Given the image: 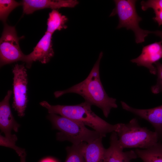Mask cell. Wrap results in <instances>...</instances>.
Returning a JSON list of instances; mask_svg holds the SVG:
<instances>
[{"instance_id": "21", "label": "cell", "mask_w": 162, "mask_h": 162, "mask_svg": "<svg viewBox=\"0 0 162 162\" xmlns=\"http://www.w3.org/2000/svg\"><path fill=\"white\" fill-rule=\"evenodd\" d=\"M16 141L15 140H10L1 134L0 135V146L13 149L20 156L26 152L25 149L20 148L16 146Z\"/></svg>"}, {"instance_id": "5", "label": "cell", "mask_w": 162, "mask_h": 162, "mask_svg": "<svg viewBox=\"0 0 162 162\" xmlns=\"http://www.w3.org/2000/svg\"><path fill=\"white\" fill-rule=\"evenodd\" d=\"M115 7L110 16L117 15L119 22L117 29L125 28L127 30H132L134 34L136 42L140 43L145 41V38L149 34V31L142 29L139 23L142 18L138 15L135 0H114Z\"/></svg>"}, {"instance_id": "8", "label": "cell", "mask_w": 162, "mask_h": 162, "mask_svg": "<svg viewBox=\"0 0 162 162\" xmlns=\"http://www.w3.org/2000/svg\"><path fill=\"white\" fill-rule=\"evenodd\" d=\"M52 34L46 32L29 54L25 55L23 62L26 67L30 68L34 62L38 61L42 64L49 62L54 55L52 48Z\"/></svg>"}, {"instance_id": "20", "label": "cell", "mask_w": 162, "mask_h": 162, "mask_svg": "<svg viewBox=\"0 0 162 162\" xmlns=\"http://www.w3.org/2000/svg\"><path fill=\"white\" fill-rule=\"evenodd\" d=\"M154 64L157 70V79L155 85L152 86L151 90L154 94L162 93V64L158 61Z\"/></svg>"}, {"instance_id": "23", "label": "cell", "mask_w": 162, "mask_h": 162, "mask_svg": "<svg viewBox=\"0 0 162 162\" xmlns=\"http://www.w3.org/2000/svg\"><path fill=\"white\" fill-rule=\"evenodd\" d=\"M26 152L20 156V162H26Z\"/></svg>"}, {"instance_id": "3", "label": "cell", "mask_w": 162, "mask_h": 162, "mask_svg": "<svg viewBox=\"0 0 162 162\" xmlns=\"http://www.w3.org/2000/svg\"><path fill=\"white\" fill-rule=\"evenodd\" d=\"M47 118L53 128L59 131L56 134L57 140L59 141H68L76 145L88 143L99 137H105L98 132L88 129L81 123L56 114L50 113Z\"/></svg>"}, {"instance_id": "22", "label": "cell", "mask_w": 162, "mask_h": 162, "mask_svg": "<svg viewBox=\"0 0 162 162\" xmlns=\"http://www.w3.org/2000/svg\"><path fill=\"white\" fill-rule=\"evenodd\" d=\"M149 34H153L160 37L162 42V30H157L154 31H149Z\"/></svg>"}, {"instance_id": "19", "label": "cell", "mask_w": 162, "mask_h": 162, "mask_svg": "<svg viewBox=\"0 0 162 162\" xmlns=\"http://www.w3.org/2000/svg\"><path fill=\"white\" fill-rule=\"evenodd\" d=\"M22 5L21 3H19L14 0H0V19L3 23H6V21L11 12L17 7Z\"/></svg>"}, {"instance_id": "9", "label": "cell", "mask_w": 162, "mask_h": 162, "mask_svg": "<svg viewBox=\"0 0 162 162\" xmlns=\"http://www.w3.org/2000/svg\"><path fill=\"white\" fill-rule=\"evenodd\" d=\"M12 93L10 90L8 91L4 99L0 103V129L5 137L11 140H17L15 134H12L14 130L18 132L20 126L15 120L11 112L9 104V100Z\"/></svg>"}, {"instance_id": "12", "label": "cell", "mask_w": 162, "mask_h": 162, "mask_svg": "<svg viewBox=\"0 0 162 162\" xmlns=\"http://www.w3.org/2000/svg\"><path fill=\"white\" fill-rule=\"evenodd\" d=\"M21 3L23 13L29 14L45 8L56 10L62 8H74L79 2L76 0H23Z\"/></svg>"}, {"instance_id": "6", "label": "cell", "mask_w": 162, "mask_h": 162, "mask_svg": "<svg viewBox=\"0 0 162 162\" xmlns=\"http://www.w3.org/2000/svg\"><path fill=\"white\" fill-rule=\"evenodd\" d=\"M14 26L4 23L0 39V64L5 65L18 61H23L25 55L20 48L19 41Z\"/></svg>"}, {"instance_id": "17", "label": "cell", "mask_w": 162, "mask_h": 162, "mask_svg": "<svg viewBox=\"0 0 162 162\" xmlns=\"http://www.w3.org/2000/svg\"><path fill=\"white\" fill-rule=\"evenodd\" d=\"M87 143L83 142L67 147V155L65 162H85L84 154Z\"/></svg>"}, {"instance_id": "10", "label": "cell", "mask_w": 162, "mask_h": 162, "mask_svg": "<svg viewBox=\"0 0 162 162\" xmlns=\"http://www.w3.org/2000/svg\"><path fill=\"white\" fill-rule=\"evenodd\" d=\"M162 58V42H156L143 47L140 55L130 60L139 66L147 68L151 74H157V70L153 65Z\"/></svg>"}, {"instance_id": "13", "label": "cell", "mask_w": 162, "mask_h": 162, "mask_svg": "<svg viewBox=\"0 0 162 162\" xmlns=\"http://www.w3.org/2000/svg\"><path fill=\"white\" fill-rule=\"evenodd\" d=\"M120 145L117 133H112L110 137V146L106 149V162H131L138 158L135 151L124 152Z\"/></svg>"}, {"instance_id": "1", "label": "cell", "mask_w": 162, "mask_h": 162, "mask_svg": "<svg viewBox=\"0 0 162 162\" xmlns=\"http://www.w3.org/2000/svg\"><path fill=\"white\" fill-rule=\"evenodd\" d=\"M103 52H100L98 59L88 75L83 81L66 90L58 91L54 93L58 98L69 93L79 94L85 101L100 109L104 116L107 118L112 108H116L118 105L116 99L110 97L106 92L100 80L99 67Z\"/></svg>"}, {"instance_id": "16", "label": "cell", "mask_w": 162, "mask_h": 162, "mask_svg": "<svg viewBox=\"0 0 162 162\" xmlns=\"http://www.w3.org/2000/svg\"><path fill=\"white\" fill-rule=\"evenodd\" d=\"M68 18L62 15L56 10H52L49 13L47 22L46 32L52 34L56 31L65 29L67 26L65 24Z\"/></svg>"}, {"instance_id": "24", "label": "cell", "mask_w": 162, "mask_h": 162, "mask_svg": "<svg viewBox=\"0 0 162 162\" xmlns=\"http://www.w3.org/2000/svg\"><path fill=\"white\" fill-rule=\"evenodd\" d=\"M41 162H56L54 160L50 158H47L44 159Z\"/></svg>"}, {"instance_id": "14", "label": "cell", "mask_w": 162, "mask_h": 162, "mask_svg": "<svg viewBox=\"0 0 162 162\" xmlns=\"http://www.w3.org/2000/svg\"><path fill=\"white\" fill-rule=\"evenodd\" d=\"M100 137L87 143L84 151L85 162H106V152Z\"/></svg>"}, {"instance_id": "18", "label": "cell", "mask_w": 162, "mask_h": 162, "mask_svg": "<svg viewBox=\"0 0 162 162\" xmlns=\"http://www.w3.org/2000/svg\"><path fill=\"white\" fill-rule=\"evenodd\" d=\"M141 8L143 11L152 8L155 14L153 20L159 26L162 25V0H148L141 2Z\"/></svg>"}, {"instance_id": "7", "label": "cell", "mask_w": 162, "mask_h": 162, "mask_svg": "<svg viewBox=\"0 0 162 162\" xmlns=\"http://www.w3.org/2000/svg\"><path fill=\"white\" fill-rule=\"evenodd\" d=\"M27 70L23 64L15 65L12 70L14 74L13 83V101L12 107L17 112L18 115H25L27 103Z\"/></svg>"}, {"instance_id": "15", "label": "cell", "mask_w": 162, "mask_h": 162, "mask_svg": "<svg viewBox=\"0 0 162 162\" xmlns=\"http://www.w3.org/2000/svg\"><path fill=\"white\" fill-rule=\"evenodd\" d=\"M138 158L143 162H162V144L158 142L146 149L136 148Z\"/></svg>"}, {"instance_id": "2", "label": "cell", "mask_w": 162, "mask_h": 162, "mask_svg": "<svg viewBox=\"0 0 162 162\" xmlns=\"http://www.w3.org/2000/svg\"><path fill=\"white\" fill-rule=\"evenodd\" d=\"M40 105L47 109L50 113L59 114L89 126L104 137L107 134L116 132L118 123L112 124L102 119L92 110V105L86 101L73 105H52L44 101Z\"/></svg>"}, {"instance_id": "11", "label": "cell", "mask_w": 162, "mask_h": 162, "mask_svg": "<svg viewBox=\"0 0 162 162\" xmlns=\"http://www.w3.org/2000/svg\"><path fill=\"white\" fill-rule=\"evenodd\" d=\"M121 104L124 110L149 122L154 128L159 138L162 137V105L150 109H139L133 108L123 101Z\"/></svg>"}, {"instance_id": "4", "label": "cell", "mask_w": 162, "mask_h": 162, "mask_svg": "<svg viewBox=\"0 0 162 162\" xmlns=\"http://www.w3.org/2000/svg\"><path fill=\"white\" fill-rule=\"evenodd\" d=\"M116 132L123 149H147L157 143L159 138L156 132L141 126L136 118L132 119L126 124L118 123Z\"/></svg>"}]
</instances>
